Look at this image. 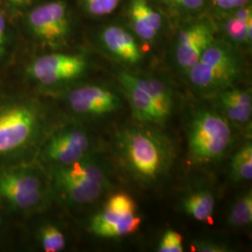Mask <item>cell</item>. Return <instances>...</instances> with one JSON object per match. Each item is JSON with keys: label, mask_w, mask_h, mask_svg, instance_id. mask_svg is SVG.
<instances>
[{"label": "cell", "mask_w": 252, "mask_h": 252, "mask_svg": "<svg viewBox=\"0 0 252 252\" xmlns=\"http://www.w3.org/2000/svg\"><path fill=\"white\" fill-rule=\"evenodd\" d=\"M120 158L126 169L145 183L160 180L170 169L174 149L161 133L144 127H127L116 136Z\"/></svg>", "instance_id": "obj_1"}, {"label": "cell", "mask_w": 252, "mask_h": 252, "mask_svg": "<svg viewBox=\"0 0 252 252\" xmlns=\"http://www.w3.org/2000/svg\"><path fill=\"white\" fill-rule=\"evenodd\" d=\"M241 58L236 48L222 39H215L187 72L189 83L204 94L225 90L241 74Z\"/></svg>", "instance_id": "obj_2"}, {"label": "cell", "mask_w": 252, "mask_h": 252, "mask_svg": "<svg viewBox=\"0 0 252 252\" xmlns=\"http://www.w3.org/2000/svg\"><path fill=\"white\" fill-rule=\"evenodd\" d=\"M54 179L56 188L78 205L96 201L109 186L106 167L85 158L68 165H59L54 169Z\"/></svg>", "instance_id": "obj_3"}, {"label": "cell", "mask_w": 252, "mask_h": 252, "mask_svg": "<svg viewBox=\"0 0 252 252\" xmlns=\"http://www.w3.org/2000/svg\"><path fill=\"white\" fill-rule=\"evenodd\" d=\"M233 140L231 126L225 117L212 110H200L189 124V154L197 162L220 160Z\"/></svg>", "instance_id": "obj_4"}, {"label": "cell", "mask_w": 252, "mask_h": 252, "mask_svg": "<svg viewBox=\"0 0 252 252\" xmlns=\"http://www.w3.org/2000/svg\"><path fill=\"white\" fill-rule=\"evenodd\" d=\"M180 23L174 41L173 55L177 66L187 74L216 39L218 27L213 17L203 14Z\"/></svg>", "instance_id": "obj_5"}, {"label": "cell", "mask_w": 252, "mask_h": 252, "mask_svg": "<svg viewBox=\"0 0 252 252\" xmlns=\"http://www.w3.org/2000/svg\"><path fill=\"white\" fill-rule=\"evenodd\" d=\"M31 34L46 44H59L71 33L69 8L63 0H52L31 9L27 16Z\"/></svg>", "instance_id": "obj_6"}, {"label": "cell", "mask_w": 252, "mask_h": 252, "mask_svg": "<svg viewBox=\"0 0 252 252\" xmlns=\"http://www.w3.org/2000/svg\"><path fill=\"white\" fill-rule=\"evenodd\" d=\"M37 115L28 105L15 104L0 110V155L18 151L36 132Z\"/></svg>", "instance_id": "obj_7"}, {"label": "cell", "mask_w": 252, "mask_h": 252, "mask_svg": "<svg viewBox=\"0 0 252 252\" xmlns=\"http://www.w3.org/2000/svg\"><path fill=\"white\" fill-rule=\"evenodd\" d=\"M88 68L81 54H50L36 58L28 67L29 75L43 85H54L79 79Z\"/></svg>", "instance_id": "obj_8"}, {"label": "cell", "mask_w": 252, "mask_h": 252, "mask_svg": "<svg viewBox=\"0 0 252 252\" xmlns=\"http://www.w3.org/2000/svg\"><path fill=\"white\" fill-rule=\"evenodd\" d=\"M0 196L16 208H32L42 199L41 182L27 172H4L0 174Z\"/></svg>", "instance_id": "obj_9"}, {"label": "cell", "mask_w": 252, "mask_h": 252, "mask_svg": "<svg viewBox=\"0 0 252 252\" xmlns=\"http://www.w3.org/2000/svg\"><path fill=\"white\" fill-rule=\"evenodd\" d=\"M67 101L74 112L85 116H102L120 108L116 94L100 85H85L71 91Z\"/></svg>", "instance_id": "obj_10"}, {"label": "cell", "mask_w": 252, "mask_h": 252, "mask_svg": "<svg viewBox=\"0 0 252 252\" xmlns=\"http://www.w3.org/2000/svg\"><path fill=\"white\" fill-rule=\"evenodd\" d=\"M90 137L79 128H68L54 135L46 146L48 160L58 165H68L84 159L90 151Z\"/></svg>", "instance_id": "obj_11"}, {"label": "cell", "mask_w": 252, "mask_h": 252, "mask_svg": "<svg viewBox=\"0 0 252 252\" xmlns=\"http://www.w3.org/2000/svg\"><path fill=\"white\" fill-rule=\"evenodd\" d=\"M100 44L110 56L122 63L134 65L142 59V52L131 30L120 25L103 27L99 34Z\"/></svg>", "instance_id": "obj_12"}, {"label": "cell", "mask_w": 252, "mask_h": 252, "mask_svg": "<svg viewBox=\"0 0 252 252\" xmlns=\"http://www.w3.org/2000/svg\"><path fill=\"white\" fill-rule=\"evenodd\" d=\"M127 17L133 34L145 42L155 40L162 31V14L150 0H130Z\"/></svg>", "instance_id": "obj_13"}, {"label": "cell", "mask_w": 252, "mask_h": 252, "mask_svg": "<svg viewBox=\"0 0 252 252\" xmlns=\"http://www.w3.org/2000/svg\"><path fill=\"white\" fill-rule=\"evenodd\" d=\"M218 30L225 36L226 41L234 47L251 48L252 43V8L247 5L238 9L215 15Z\"/></svg>", "instance_id": "obj_14"}, {"label": "cell", "mask_w": 252, "mask_h": 252, "mask_svg": "<svg viewBox=\"0 0 252 252\" xmlns=\"http://www.w3.org/2000/svg\"><path fill=\"white\" fill-rule=\"evenodd\" d=\"M141 224L136 213H122L104 208L92 219L91 231L100 237L115 238L135 234Z\"/></svg>", "instance_id": "obj_15"}, {"label": "cell", "mask_w": 252, "mask_h": 252, "mask_svg": "<svg viewBox=\"0 0 252 252\" xmlns=\"http://www.w3.org/2000/svg\"><path fill=\"white\" fill-rule=\"evenodd\" d=\"M118 81L129 100L135 119L143 123L162 124L164 122L153 99L133 82L129 72L119 73Z\"/></svg>", "instance_id": "obj_16"}, {"label": "cell", "mask_w": 252, "mask_h": 252, "mask_svg": "<svg viewBox=\"0 0 252 252\" xmlns=\"http://www.w3.org/2000/svg\"><path fill=\"white\" fill-rule=\"evenodd\" d=\"M219 103L227 120L237 124L251 121L252 97L250 91L227 88L219 93Z\"/></svg>", "instance_id": "obj_17"}, {"label": "cell", "mask_w": 252, "mask_h": 252, "mask_svg": "<svg viewBox=\"0 0 252 252\" xmlns=\"http://www.w3.org/2000/svg\"><path fill=\"white\" fill-rule=\"evenodd\" d=\"M129 76L133 82L153 99V103L165 122V120L170 116L173 107L170 87L165 82L154 77L138 76L130 72Z\"/></svg>", "instance_id": "obj_18"}, {"label": "cell", "mask_w": 252, "mask_h": 252, "mask_svg": "<svg viewBox=\"0 0 252 252\" xmlns=\"http://www.w3.org/2000/svg\"><path fill=\"white\" fill-rule=\"evenodd\" d=\"M157 5L170 18L185 21L204 13L208 0H155Z\"/></svg>", "instance_id": "obj_19"}, {"label": "cell", "mask_w": 252, "mask_h": 252, "mask_svg": "<svg viewBox=\"0 0 252 252\" xmlns=\"http://www.w3.org/2000/svg\"><path fill=\"white\" fill-rule=\"evenodd\" d=\"M214 207V196L208 190H198L190 193L182 202L184 211L199 221L211 222Z\"/></svg>", "instance_id": "obj_20"}, {"label": "cell", "mask_w": 252, "mask_h": 252, "mask_svg": "<svg viewBox=\"0 0 252 252\" xmlns=\"http://www.w3.org/2000/svg\"><path fill=\"white\" fill-rule=\"evenodd\" d=\"M231 174L234 180H251L252 178V145L246 143L235 153L231 162Z\"/></svg>", "instance_id": "obj_21"}, {"label": "cell", "mask_w": 252, "mask_h": 252, "mask_svg": "<svg viewBox=\"0 0 252 252\" xmlns=\"http://www.w3.org/2000/svg\"><path fill=\"white\" fill-rule=\"evenodd\" d=\"M252 221V194L248 191L237 199L231 208L228 222L233 227H245L251 225Z\"/></svg>", "instance_id": "obj_22"}, {"label": "cell", "mask_w": 252, "mask_h": 252, "mask_svg": "<svg viewBox=\"0 0 252 252\" xmlns=\"http://www.w3.org/2000/svg\"><path fill=\"white\" fill-rule=\"evenodd\" d=\"M40 240L46 252H62L65 247L63 233L54 225H46L41 229Z\"/></svg>", "instance_id": "obj_23"}, {"label": "cell", "mask_w": 252, "mask_h": 252, "mask_svg": "<svg viewBox=\"0 0 252 252\" xmlns=\"http://www.w3.org/2000/svg\"><path fill=\"white\" fill-rule=\"evenodd\" d=\"M85 12L92 17H105L117 9L121 0H80Z\"/></svg>", "instance_id": "obj_24"}, {"label": "cell", "mask_w": 252, "mask_h": 252, "mask_svg": "<svg viewBox=\"0 0 252 252\" xmlns=\"http://www.w3.org/2000/svg\"><path fill=\"white\" fill-rule=\"evenodd\" d=\"M105 208L122 213H136L134 199L126 192H118L110 196Z\"/></svg>", "instance_id": "obj_25"}, {"label": "cell", "mask_w": 252, "mask_h": 252, "mask_svg": "<svg viewBox=\"0 0 252 252\" xmlns=\"http://www.w3.org/2000/svg\"><path fill=\"white\" fill-rule=\"evenodd\" d=\"M160 252H182V236L174 230H167L162 235L161 242L158 247Z\"/></svg>", "instance_id": "obj_26"}, {"label": "cell", "mask_w": 252, "mask_h": 252, "mask_svg": "<svg viewBox=\"0 0 252 252\" xmlns=\"http://www.w3.org/2000/svg\"><path fill=\"white\" fill-rule=\"evenodd\" d=\"M251 2L252 0H208V5L212 7L217 15L250 5Z\"/></svg>", "instance_id": "obj_27"}, {"label": "cell", "mask_w": 252, "mask_h": 252, "mask_svg": "<svg viewBox=\"0 0 252 252\" xmlns=\"http://www.w3.org/2000/svg\"><path fill=\"white\" fill-rule=\"evenodd\" d=\"M193 248L200 252H228L227 247L206 240H195L193 242Z\"/></svg>", "instance_id": "obj_28"}, {"label": "cell", "mask_w": 252, "mask_h": 252, "mask_svg": "<svg viewBox=\"0 0 252 252\" xmlns=\"http://www.w3.org/2000/svg\"><path fill=\"white\" fill-rule=\"evenodd\" d=\"M6 21L3 16V14L0 11V56H2L5 51L6 45Z\"/></svg>", "instance_id": "obj_29"}, {"label": "cell", "mask_w": 252, "mask_h": 252, "mask_svg": "<svg viewBox=\"0 0 252 252\" xmlns=\"http://www.w3.org/2000/svg\"><path fill=\"white\" fill-rule=\"evenodd\" d=\"M6 1L13 7H23L30 4L33 0H6Z\"/></svg>", "instance_id": "obj_30"}, {"label": "cell", "mask_w": 252, "mask_h": 252, "mask_svg": "<svg viewBox=\"0 0 252 252\" xmlns=\"http://www.w3.org/2000/svg\"><path fill=\"white\" fill-rule=\"evenodd\" d=\"M0 224H1V216H0Z\"/></svg>", "instance_id": "obj_31"}]
</instances>
